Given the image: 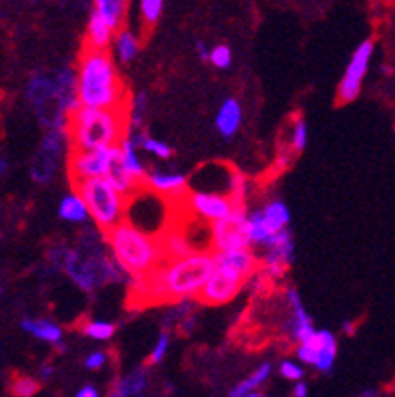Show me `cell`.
Here are the masks:
<instances>
[{
	"instance_id": "1",
	"label": "cell",
	"mask_w": 395,
	"mask_h": 397,
	"mask_svg": "<svg viewBox=\"0 0 395 397\" xmlns=\"http://www.w3.org/2000/svg\"><path fill=\"white\" fill-rule=\"evenodd\" d=\"M79 103L99 109H131L134 95L123 85L115 61L107 49L83 47L77 67Z\"/></svg>"
},
{
	"instance_id": "2",
	"label": "cell",
	"mask_w": 395,
	"mask_h": 397,
	"mask_svg": "<svg viewBox=\"0 0 395 397\" xmlns=\"http://www.w3.org/2000/svg\"><path fill=\"white\" fill-rule=\"evenodd\" d=\"M131 109H99L79 105L67 120V141L71 150L115 147L129 136Z\"/></svg>"
},
{
	"instance_id": "3",
	"label": "cell",
	"mask_w": 395,
	"mask_h": 397,
	"mask_svg": "<svg viewBox=\"0 0 395 397\" xmlns=\"http://www.w3.org/2000/svg\"><path fill=\"white\" fill-rule=\"evenodd\" d=\"M103 238L111 248L113 259L120 262V266L129 277L148 275L159 264H164L157 236L139 230L129 220L120 222Z\"/></svg>"
},
{
	"instance_id": "4",
	"label": "cell",
	"mask_w": 395,
	"mask_h": 397,
	"mask_svg": "<svg viewBox=\"0 0 395 397\" xmlns=\"http://www.w3.org/2000/svg\"><path fill=\"white\" fill-rule=\"evenodd\" d=\"M73 190L79 192L89 208V216L95 220L101 234L111 232L115 226L125 220V198L113 188L107 178H89L71 184Z\"/></svg>"
},
{
	"instance_id": "5",
	"label": "cell",
	"mask_w": 395,
	"mask_h": 397,
	"mask_svg": "<svg viewBox=\"0 0 395 397\" xmlns=\"http://www.w3.org/2000/svg\"><path fill=\"white\" fill-rule=\"evenodd\" d=\"M125 220H129L139 230L159 236L168 226L172 224L173 208L172 202L157 194L152 188L143 186L134 196L125 200Z\"/></svg>"
},
{
	"instance_id": "6",
	"label": "cell",
	"mask_w": 395,
	"mask_h": 397,
	"mask_svg": "<svg viewBox=\"0 0 395 397\" xmlns=\"http://www.w3.org/2000/svg\"><path fill=\"white\" fill-rule=\"evenodd\" d=\"M27 97H29L31 105L35 107V113L38 115L41 123L47 129H67L69 115L61 103L55 75L36 73L35 77L29 81Z\"/></svg>"
},
{
	"instance_id": "7",
	"label": "cell",
	"mask_w": 395,
	"mask_h": 397,
	"mask_svg": "<svg viewBox=\"0 0 395 397\" xmlns=\"http://www.w3.org/2000/svg\"><path fill=\"white\" fill-rule=\"evenodd\" d=\"M246 282L248 280L242 277L238 270H234L232 266L216 264V268L206 280V284L200 289V293L194 298L204 307H220V305L230 303L232 298H236V294L244 289Z\"/></svg>"
},
{
	"instance_id": "8",
	"label": "cell",
	"mask_w": 395,
	"mask_h": 397,
	"mask_svg": "<svg viewBox=\"0 0 395 397\" xmlns=\"http://www.w3.org/2000/svg\"><path fill=\"white\" fill-rule=\"evenodd\" d=\"M214 252L250 248L248 236V210H232L226 218L212 222Z\"/></svg>"
},
{
	"instance_id": "9",
	"label": "cell",
	"mask_w": 395,
	"mask_h": 397,
	"mask_svg": "<svg viewBox=\"0 0 395 397\" xmlns=\"http://www.w3.org/2000/svg\"><path fill=\"white\" fill-rule=\"evenodd\" d=\"M371 55H373V41L367 38L355 49L349 65H347V71H345L343 79H341L339 89H337V103H353L359 97L361 83H363V77L367 75V69H369Z\"/></svg>"
},
{
	"instance_id": "10",
	"label": "cell",
	"mask_w": 395,
	"mask_h": 397,
	"mask_svg": "<svg viewBox=\"0 0 395 397\" xmlns=\"http://www.w3.org/2000/svg\"><path fill=\"white\" fill-rule=\"evenodd\" d=\"M115 147H103V150H71L69 154V180L71 184L89 180V178H103L109 172V166L115 156Z\"/></svg>"
},
{
	"instance_id": "11",
	"label": "cell",
	"mask_w": 395,
	"mask_h": 397,
	"mask_svg": "<svg viewBox=\"0 0 395 397\" xmlns=\"http://www.w3.org/2000/svg\"><path fill=\"white\" fill-rule=\"evenodd\" d=\"M67 139V129H47V136L43 138V143L36 152L33 161V180L38 184H49L57 172V164L63 152V143Z\"/></svg>"
},
{
	"instance_id": "12",
	"label": "cell",
	"mask_w": 395,
	"mask_h": 397,
	"mask_svg": "<svg viewBox=\"0 0 395 397\" xmlns=\"http://www.w3.org/2000/svg\"><path fill=\"white\" fill-rule=\"evenodd\" d=\"M188 204L189 210L198 218H204L208 222L222 220V218H226L234 210L230 196L218 194V192L188 190Z\"/></svg>"
},
{
	"instance_id": "13",
	"label": "cell",
	"mask_w": 395,
	"mask_h": 397,
	"mask_svg": "<svg viewBox=\"0 0 395 397\" xmlns=\"http://www.w3.org/2000/svg\"><path fill=\"white\" fill-rule=\"evenodd\" d=\"M214 259H216V264H226V266H232L234 270H238L246 280H250L260 270V259L250 248L214 252Z\"/></svg>"
},
{
	"instance_id": "14",
	"label": "cell",
	"mask_w": 395,
	"mask_h": 397,
	"mask_svg": "<svg viewBox=\"0 0 395 397\" xmlns=\"http://www.w3.org/2000/svg\"><path fill=\"white\" fill-rule=\"evenodd\" d=\"M145 186L157 194L170 198H178L188 192V178L182 173L172 172H150L145 175Z\"/></svg>"
},
{
	"instance_id": "15",
	"label": "cell",
	"mask_w": 395,
	"mask_h": 397,
	"mask_svg": "<svg viewBox=\"0 0 395 397\" xmlns=\"http://www.w3.org/2000/svg\"><path fill=\"white\" fill-rule=\"evenodd\" d=\"M242 107L234 97H228L216 113V129L224 139H232L240 129Z\"/></svg>"
},
{
	"instance_id": "16",
	"label": "cell",
	"mask_w": 395,
	"mask_h": 397,
	"mask_svg": "<svg viewBox=\"0 0 395 397\" xmlns=\"http://www.w3.org/2000/svg\"><path fill=\"white\" fill-rule=\"evenodd\" d=\"M287 145L280 150L282 161H291L292 157L303 154V150L307 147V139H309V129H307V121L303 120V115H294L291 120V129L287 133Z\"/></svg>"
},
{
	"instance_id": "17",
	"label": "cell",
	"mask_w": 395,
	"mask_h": 397,
	"mask_svg": "<svg viewBox=\"0 0 395 397\" xmlns=\"http://www.w3.org/2000/svg\"><path fill=\"white\" fill-rule=\"evenodd\" d=\"M113 27L103 18L99 10H93L89 24H87V36L83 47H91V49H107L113 36Z\"/></svg>"
},
{
	"instance_id": "18",
	"label": "cell",
	"mask_w": 395,
	"mask_h": 397,
	"mask_svg": "<svg viewBox=\"0 0 395 397\" xmlns=\"http://www.w3.org/2000/svg\"><path fill=\"white\" fill-rule=\"evenodd\" d=\"M20 327H22V331H27L29 335H33L35 339H41L45 343L57 345L63 339L61 327L57 323H52V321H47V319H22Z\"/></svg>"
},
{
	"instance_id": "19",
	"label": "cell",
	"mask_w": 395,
	"mask_h": 397,
	"mask_svg": "<svg viewBox=\"0 0 395 397\" xmlns=\"http://www.w3.org/2000/svg\"><path fill=\"white\" fill-rule=\"evenodd\" d=\"M87 216H89V208H87L85 200L81 198L79 192L73 190L61 200V204H59V218L61 220L71 222V224H81V222H85Z\"/></svg>"
},
{
	"instance_id": "20",
	"label": "cell",
	"mask_w": 395,
	"mask_h": 397,
	"mask_svg": "<svg viewBox=\"0 0 395 397\" xmlns=\"http://www.w3.org/2000/svg\"><path fill=\"white\" fill-rule=\"evenodd\" d=\"M317 341H319V357H317L315 367L319 371H325L326 373V371L333 369L335 359H337V339L329 331H319L317 333Z\"/></svg>"
},
{
	"instance_id": "21",
	"label": "cell",
	"mask_w": 395,
	"mask_h": 397,
	"mask_svg": "<svg viewBox=\"0 0 395 397\" xmlns=\"http://www.w3.org/2000/svg\"><path fill=\"white\" fill-rule=\"evenodd\" d=\"M262 216H264V222L271 228V232H278V230H285L289 228L291 222V212L285 202L280 200H273L268 202L266 206L262 208Z\"/></svg>"
},
{
	"instance_id": "22",
	"label": "cell",
	"mask_w": 395,
	"mask_h": 397,
	"mask_svg": "<svg viewBox=\"0 0 395 397\" xmlns=\"http://www.w3.org/2000/svg\"><path fill=\"white\" fill-rule=\"evenodd\" d=\"M138 145L134 143V139L127 138L123 139L120 143V152H121V164L125 166V170L131 173L134 178H138L139 182H145V175H148V172H145V168L141 166V161H139L138 157V150H136Z\"/></svg>"
},
{
	"instance_id": "23",
	"label": "cell",
	"mask_w": 395,
	"mask_h": 397,
	"mask_svg": "<svg viewBox=\"0 0 395 397\" xmlns=\"http://www.w3.org/2000/svg\"><path fill=\"white\" fill-rule=\"evenodd\" d=\"M148 385L145 373L143 371H136L127 377H123L115 383L111 397H143V389Z\"/></svg>"
},
{
	"instance_id": "24",
	"label": "cell",
	"mask_w": 395,
	"mask_h": 397,
	"mask_svg": "<svg viewBox=\"0 0 395 397\" xmlns=\"http://www.w3.org/2000/svg\"><path fill=\"white\" fill-rule=\"evenodd\" d=\"M164 10V0H139V15H141V35L148 38L154 31L157 20Z\"/></svg>"
},
{
	"instance_id": "25",
	"label": "cell",
	"mask_w": 395,
	"mask_h": 397,
	"mask_svg": "<svg viewBox=\"0 0 395 397\" xmlns=\"http://www.w3.org/2000/svg\"><path fill=\"white\" fill-rule=\"evenodd\" d=\"M139 52V41L138 36L134 35L131 31L123 29L115 35V57L120 59L121 63H131Z\"/></svg>"
},
{
	"instance_id": "26",
	"label": "cell",
	"mask_w": 395,
	"mask_h": 397,
	"mask_svg": "<svg viewBox=\"0 0 395 397\" xmlns=\"http://www.w3.org/2000/svg\"><path fill=\"white\" fill-rule=\"evenodd\" d=\"M125 6L127 0H95V10H99L113 29L121 27L125 17Z\"/></svg>"
},
{
	"instance_id": "27",
	"label": "cell",
	"mask_w": 395,
	"mask_h": 397,
	"mask_svg": "<svg viewBox=\"0 0 395 397\" xmlns=\"http://www.w3.org/2000/svg\"><path fill=\"white\" fill-rule=\"evenodd\" d=\"M268 375H271V365L268 363H264V365H260L257 371L248 377V380L240 381L232 391H230V397H242V396H248V394H252L257 387H260L264 381L268 380Z\"/></svg>"
},
{
	"instance_id": "28",
	"label": "cell",
	"mask_w": 395,
	"mask_h": 397,
	"mask_svg": "<svg viewBox=\"0 0 395 397\" xmlns=\"http://www.w3.org/2000/svg\"><path fill=\"white\" fill-rule=\"evenodd\" d=\"M81 331L85 333L87 337L97 339V341H107L115 335V325L105 323V321H87L85 325L81 327Z\"/></svg>"
},
{
	"instance_id": "29",
	"label": "cell",
	"mask_w": 395,
	"mask_h": 397,
	"mask_svg": "<svg viewBox=\"0 0 395 397\" xmlns=\"http://www.w3.org/2000/svg\"><path fill=\"white\" fill-rule=\"evenodd\" d=\"M319 333V331H317ZM296 357L305 365H315L317 363V357H319V341H317V335L310 339V341H305V343H299L296 347Z\"/></svg>"
},
{
	"instance_id": "30",
	"label": "cell",
	"mask_w": 395,
	"mask_h": 397,
	"mask_svg": "<svg viewBox=\"0 0 395 397\" xmlns=\"http://www.w3.org/2000/svg\"><path fill=\"white\" fill-rule=\"evenodd\" d=\"M210 63L216 67V69H228L230 63H232V51L226 47V45H218L210 51Z\"/></svg>"
},
{
	"instance_id": "31",
	"label": "cell",
	"mask_w": 395,
	"mask_h": 397,
	"mask_svg": "<svg viewBox=\"0 0 395 397\" xmlns=\"http://www.w3.org/2000/svg\"><path fill=\"white\" fill-rule=\"evenodd\" d=\"M38 391V383L31 377H17L13 381V394L17 397H33Z\"/></svg>"
},
{
	"instance_id": "32",
	"label": "cell",
	"mask_w": 395,
	"mask_h": 397,
	"mask_svg": "<svg viewBox=\"0 0 395 397\" xmlns=\"http://www.w3.org/2000/svg\"><path fill=\"white\" fill-rule=\"evenodd\" d=\"M168 347H170V335L161 333L159 339H157V343H155L154 351H152V355H150V363L157 365V363L161 361L166 357V353H168Z\"/></svg>"
},
{
	"instance_id": "33",
	"label": "cell",
	"mask_w": 395,
	"mask_h": 397,
	"mask_svg": "<svg viewBox=\"0 0 395 397\" xmlns=\"http://www.w3.org/2000/svg\"><path fill=\"white\" fill-rule=\"evenodd\" d=\"M280 375L285 377V380H291V381H299L303 377V369L296 365V363L292 361H282L280 363Z\"/></svg>"
},
{
	"instance_id": "34",
	"label": "cell",
	"mask_w": 395,
	"mask_h": 397,
	"mask_svg": "<svg viewBox=\"0 0 395 397\" xmlns=\"http://www.w3.org/2000/svg\"><path fill=\"white\" fill-rule=\"evenodd\" d=\"M105 361H107V357H105L103 351H95L85 359V367L87 369H101Z\"/></svg>"
},
{
	"instance_id": "35",
	"label": "cell",
	"mask_w": 395,
	"mask_h": 397,
	"mask_svg": "<svg viewBox=\"0 0 395 397\" xmlns=\"http://www.w3.org/2000/svg\"><path fill=\"white\" fill-rule=\"evenodd\" d=\"M307 394H309V387H307L305 383H301V381H299V383L294 385V389H292V396L294 397H307Z\"/></svg>"
},
{
	"instance_id": "36",
	"label": "cell",
	"mask_w": 395,
	"mask_h": 397,
	"mask_svg": "<svg viewBox=\"0 0 395 397\" xmlns=\"http://www.w3.org/2000/svg\"><path fill=\"white\" fill-rule=\"evenodd\" d=\"M75 397H99V394H97V389H95V387L85 385L83 389H79V394H77Z\"/></svg>"
},
{
	"instance_id": "37",
	"label": "cell",
	"mask_w": 395,
	"mask_h": 397,
	"mask_svg": "<svg viewBox=\"0 0 395 397\" xmlns=\"http://www.w3.org/2000/svg\"><path fill=\"white\" fill-rule=\"evenodd\" d=\"M196 47H198V52H200V57H202L204 61H210V51L206 49V45H204V43H198Z\"/></svg>"
},
{
	"instance_id": "38",
	"label": "cell",
	"mask_w": 395,
	"mask_h": 397,
	"mask_svg": "<svg viewBox=\"0 0 395 397\" xmlns=\"http://www.w3.org/2000/svg\"><path fill=\"white\" fill-rule=\"evenodd\" d=\"M6 168H8V161H6L4 157H0V178L4 175V172H6Z\"/></svg>"
},
{
	"instance_id": "39",
	"label": "cell",
	"mask_w": 395,
	"mask_h": 397,
	"mask_svg": "<svg viewBox=\"0 0 395 397\" xmlns=\"http://www.w3.org/2000/svg\"><path fill=\"white\" fill-rule=\"evenodd\" d=\"M51 373H52L51 365H45V367H43V377L47 380V377H51Z\"/></svg>"
},
{
	"instance_id": "40",
	"label": "cell",
	"mask_w": 395,
	"mask_h": 397,
	"mask_svg": "<svg viewBox=\"0 0 395 397\" xmlns=\"http://www.w3.org/2000/svg\"><path fill=\"white\" fill-rule=\"evenodd\" d=\"M242 397H260V396H258V394H254V391H252V394H248V396H242Z\"/></svg>"
}]
</instances>
